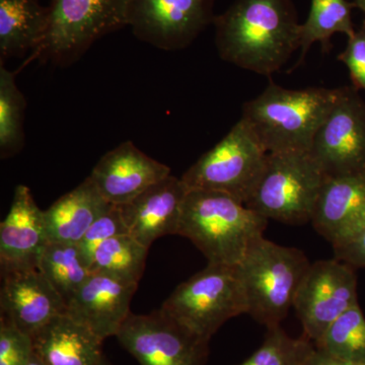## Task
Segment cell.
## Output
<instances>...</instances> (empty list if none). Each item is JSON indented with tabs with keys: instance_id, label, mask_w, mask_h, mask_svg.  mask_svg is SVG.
I'll use <instances>...</instances> for the list:
<instances>
[{
	"instance_id": "d6a6232c",
	"label": "cell",
	"mask_w": 365,
	"mask_h": 365,
	"mask_svg": "<svg viewBox=\"0 0 365 365\" xmlns=\"http://www.w3.org/2000/svg\"><path fill=\"white\" fill-rule=\"evenodd\" d=\"M26 365H46V364H45V362L43 361V360L41 359L40 357L38 356V355L36 354L35 352H34L32 356H31V359H29V361L26 362Z\"/></svg>"
},
{
	"instance_id": "7a4b0ae2",
	"label": "cell",
	"mask_w": 365,
	"mask_h": 365,
	"mask_svg": "<svg viewBox=\"0 0 365 365\" xmlns=\"http://www.w3.org/2000/svg\"><path fill=\"white\" fill-rule=\"evenodd\" d=\"M338 95L339 88L288 90L270 78L263 93L242 106L241 119L268 153H309Z\"/></svg>"
},
{
	"instance_id": "4fadbf2b",
	"label": "cell",
	"mask_w": 365,
	"mask_h": 365,
	"mask_svg": "<svg viewBox=\"0 0 365 365\" xmlns=\"http://www.w3.org/2000/svg\"><path fill=\"white\" fill-rule=\"evenodd\" d=\"M1 276V318L21 332L33 337L51 319L66 314V302L39 268Z\"/></svg>"
},
{
	"instance_id": "5b68a950",
	"label": "cell",
	"mask_w": 365,
	"mask_h": 365,
	"mask_svg": "<svg viewBox=\"0 0 365 365\" xmlns=\"http://www.w3.org/2000/svg\"><path fill=\"white\" fill-rule=\"evenodd\" d=\"M325 173L309 153H268L267 162L246 204L276 222H311Z\"/></svg>"
},
{
	"instance_id": "ac0fdd59",
	"label": "cell",
	"mask_w": 365,
	"mask_h": 365,
	"mask_svg": "<svg viewBox=\"0 0 365 365\" xmlns=\"http://www.w3.org/2000/svg\"><path fill=\"white\" fill-rule=\"evenodd\" d=\"M188 192L181 178L170 175L120 206L129 235L148 249L160 237L179 235Z\"/></svg>"
},
{
	"instance_id": "d590c367",
	"label": "cell",
	"mask_w": 365,
	"mask_h": 365,
	"mask_svg": "<svg viewBox=\"0 0 365 365\" xmlns=\"http://www.w3.org/2000/svg\"><path fill=\"white\" fill-rule=\"evenodd\" d=\"M351 365H365V362H360V364H352Z\"/></svg>"
},
{
	"instance_id": "e0dca14e",
	"label": "cell",
	"mask_w": 365,
	"mask_h": 365,
	"mask_svg": "<svg viewBox=\"0 0 365 365\" xmlns=\"http://www.w3.org/2000/svg\"><path fill=\"white\" fill-rule=\"evenodd\" d=\"M138 284L109 274L93 272L67 304L66 314L104 342L116 336L130 314V302Z\"/></svg>"
},
{
	"instance_id": "6da1fadb",
	"label": "cell",
	"mask_w": 365,
	"mask_h": 365,
	"mask_svg": "<svg viewBox=\"0 0 365 365\" xmlns=\"http://www.w3.org/2000/svg\"><path fill=\"white\" fill-rule=\"evenodd\" d=\"M213 24L222 60L269 78L300 48L292 0H237Z\"/></svg>"
},
{
	"instance_id": "8992f818",
	"label": "cell",
	"mask_w": 365,
	"mask_h": 365,
	"mask_svg": "<svg viewBox=\"0 0 365 365\" xmlns=\"http://www.w3.org/2000/svg\"><path fill=\"white\" fill-rule=\"evenodd\" d=\"M160 309L189 332L210 341L228 319L247 314L235 266L209 264L181 283Z\"/></svg>"
},
{
	"instance_id": "3957f363",
	"label": "cell",
	"mask_w": 365,
	"mask_h": 365,
	"mask_svg": "<svg viewBox=\"0 0 365 365\" xmlns=\"http://www.w3.org/2000/svg\"><path fill=\"white\" fill-rule=\"evenodd\" d=\"M267 218L222 192L189 190L179 235L202 252L209 264L235 266L257 240L264 237Z\"/></svg>"
},
{
	"instance_id": "9c48e42d",
	"label": "cell",
	"mask_w": 365,
	"mask_h": 365,
	"mask_svg": "<svg viewBox=\"0 0 365 365\" xmlns=\"http://www.w3.org/2000/svg\"><path fill=\"white\" fill-rule=\"evenodd\" d=\"M309 153L327 177L365 174V102L354 86L339 88Z\"/></svg>"
},
{
	"instance_id": "4dcf8cb0",
	"label": "cell",
	"mask_w": 365,
	"mask_h": 365,
	"mask_svg": "<svg viewBox=\"0 0 365 365\" xmlns=\"http://www.w3.org/2000/svg\"><path fill=\"white\" fill-rule=\"evenodd\" d=\"M335 258L354 268H365V230L356 239L334 249Z\"/></svg>"
},
{
	"instance_id": "ba28073f",
	"label": "cell",
	"mask_w": 365,
	"mask_h": 365,
	"mask_svg": "<svg viewBox=\"0 0 365 365\" xmlns=\"http://www.w3.org/2000/svg\"><path fill=\"white\" fill-rule=\"evenodd\" d=\"M267 157V151L240 119L181 179L189 190L222 192L246 203L260 180Z\"/></svg>"
},
{
	"instance_id": "836d02e7",
	"label": "cell",
	"mask_w": 365,
	"mask_h": 365,
	"mask_svg": "<svg viewBox=\"0 0 365 365\" xmlns=\"http://www.w3.org/2000/svg\"><path fill=\"white\" fill-rule=\"evenodd\" d=\"M353 4H354L355 7H359L360 11H364L365 14V0H354Z\"/></svg>"
},
{
	"instance_id": "7402d4cb",
	"label": "cell",
	"mask_w": 365,
	"mask_h": 365,
	"mask_svg": "<svg viewBox=\"0 0 365 365\" xmlns=\"http://www.w3.org/2000/svg\"><path fill=\"white\" fill-rule=\"evenodd\" d=\"M38 268L61 295L66 307L91 274L78 245L72 242H48Z\"/></svg>"
},
{
	"instance_id": "f1b7e54d",
	"label": "cell",
	"mask_w": 365,
	"mask_h": 365,
	"mask_svg": "<svg viewBox=\"0 0 365 365\" xmlns=\"http://www.w3.org/2000/svg\"><path fill=\"white\" fill-rule=\"evenodd\" d=\"M33 353V338L0 319V365H26Z\"/></svg>"
},
{
	"instance_id": "5bb4252c",
	"label": "cell",
	"mask_w": 365,
	"mask_h": 365,
	"mask_svg": "<svg viewBox=\"0 0 365 365\" xmlns=\"http://www.w3.org/2000/svg\"><path fill=\"white\" fill-rule=\"evenodd\" d=\"M311 222L333 249L361 235L365 230V174L327 177Z\"/></svg>"
},
{
	"instance_id": "d6986e66",
	"label": "cell",
	"mask_w": 365,
	"mask_h": 365,
	"mask_svg": "<svg viewBox=\"0 0 365 365\" xmlns=\"http://www.w3.org/2000/svg\"><path fill=\"white\" fill-rule=\"evenodd\" d=\"M34 352L46 365H98L103 341L68 314L51 319L33 336Z\"/></svg>"
},
{
	"instance_id": "44dd1931",
	"label": "cell",
	"mask_w": 365,
	"mask_h": 365,
	"mask_svg": "<svg viewBox=\"0 0 365 365\" xmlns=\"http://www.w3.org/2000/svg\"><path fill=\"white\" fill-rule=\"evenodd\" d=\"M48 24L49 7L39 0H0V60L37 51Z\"/></svg>"
},
{
	"instance_id": "4316f807",
	"label": "cell",
	"mask_w": 365,
	"mask_h": 365,
	"mask_svg": "<svg viewBox=\"0 0 365 365\" xmlns=\"http://www.w3.org/2000/svg\"><path fill=\"white\" fill-rule=\"evenodd\" d=\"M314 347L306 336L292 338L280 325L274 326L267 328L260 347L237 365H304Z\"/></svg>"
},
{
	"instance_id": "484cf974",
	"label": "cell",
	"mask_w": 365,
	"mask_h": 365,
	"mask_svg": "<svg viewBox=\"0 0 365 365\" xmlns=\"http://www.w3.org/2000/svg\"><path fill=\"white\" fill-rule=\"evenodd\" d=\"M314 346L348 364L365 362V317L359 302L341 314Z\"/></svg>"
},
{
	"instance_id": "f546056e",
	"label": "cell",
	"mask_w": 365,
	"mask_h": 365,
	"mask_svg": "<svg viewBox=\"0 0 365 365\" xmlns=\"http://www.w3.org/2000/svg\"><path fill=\"white\" fill-rule=\"evenodd\" d=\"M338 60L349 71L352 86L357 91H365V20L361 28L348 39V44Z\"/></svg>"
},
{
	"instance_id": "cb8c5ba5",
	"label": "cell",
	"mask_w": 365,
	"mask_h": 365,
	"mask_svg": "<svg viewBox=\"0 0 365 365\" xmlns=\"http://www.w3.org/2000/svg\"><path fill=\"white\" fill-rule=\"evenodd\" d=\"M148 250L130 235L113 237L96 249L91 262V273L109 274L125 282L138 284Z\"/></svg>"
},
{
	"instance_id": "52a82bcc",
	"label": "cell",
	"mask_w": 365,
	"mask_h": 365,
	"mask_svg": "<svg viewBox=\"0 0 365 365\" xmlns=\"http://www.w3.org/2000/svg\"><path fill=\"white\" fill-rule=\"evenodd\" d=\"M131 0H51L47 33L34 54L71 66L106 35L128 26Z\"/></svg>"
},
{
	"instance_id": "30bf717a",
	"label": "cell",
	"mask_w": 365,
	"mask_h": 365,
	"mask_svg": "<svg viewBox=\"0 0 365 365\" xmlns=\"http://www.w3.org/2000/svg\"><path fill=\"white\" fill-rule=\"evenodd\" d=\"M140 365H204L209 341L189 332L162 309L130 313L116 335Z\"/></svg>"
},
{
	"instance_id": "9a60e30c",
	"label": "cell",
	"mask_w": 365,
	"mask_h": 365,
	"mask_svg": "<svg viewBox=\"0 0 365 365\" xmlns=\"http://www.w3.org/2000/svg\"><path fill=\"white\" fill-rule=\"evenodd\" d=\"M170 175L168 165L125 141L103 155L90 177L107 202L122 206Z\"/></svg>"
},
{
	"instance_id": "e575fe53",
	"label": "cell",
	"mask_w": 365,
	"mask_h": 365,
	"mask_svg": "<svg viewBox=\"0 0 365 365\" xmlns=\"http://www.w3.org/2000/svg\"><path fill=\"white\" fill-rule=\"evenodd\" d=\"M98 365H112V364H110V362L108 361V360L106 359L105 357H103V359L101 360V362H100V364H98Z\"/></svg>"
},
{
	"instance_id": "8fae6325",
	"label": "cell",
	"mask_w": 365,
	"mask_h": 365,
	"mask_svg": "<svg viewBox=\"0 0 365 365\" xmlns=\"http://www.w3.org/2000/svg\"><path fill=\"white\" fill-rule=\"evenodd\" d=\"M357 302L355 268L335 258L311 264L294 307L304 335L316 344L327 329Z\"/></svg>"
},
{
	"instance_id": "603a6c76",
	"label": "cell",
	"mask_w": 365,
	"mask_h": 365,
	"mask_svg": "<svg viewBox=\"0 0 365 365\" xmlns=\"http://www.w3.org/2000/svg\"><path fill=\"white\" fill-rule=\"evenodd\" d=\"M353 2L347 0H311V11L306 23L300 25L299 44L302 48L299 64L314 43H321L324 51H330L331 38L342 33L348 39L354 36L351 11Z\"/></svg>"
},
{
	"instance_id": "ffe728a7",
	"label": "cell",
	"mask_w": 365,
	"mask_h": 365,
	"mask_svg": "<svg viewBox=\"0 0 365 365\" xmlns=\"http://www.w3.org/2000/svg\"><path fill=\"white\" fill-rule=\"evenodd\" d=\"M111 205L88 176L44 210L48 242L78 244L86 230Z\"/></svg>"
},
{
	"instance_id": "83f0119b",
	"label": "cell",
	"mask_w": 365,
	"mask_h": 365,
	"mask_svg": "<svg viewBox=\"0 0 365 365\" xmlns=\"http://www.w3.org/2000/svg\"><path fill=\"white\" fill-rule=\"evenodd\" d=\"M129 235L120 206H110L100 217L86 230L83 239L78 242V247L91 268V262L96 249L102 242L113 237Z\"/></svg>"
},
{
	"instance_id": "d4e9b609",
	"label": "cell",
	"mask_w": 365,
	"mask_h": 365,
	"mask_svg": "<svg viewBox=\"0 0 365 365\" xmlns=\"http://www.w3.org/2000/svg\"><path fill=\"white\" fill-rule=\"evenodd\" d=\"M0 155H16L25 144L26 98L18 88L16 74L0 61Z\"/></svg>"
},
{
	"instance_id": "7c38bea8",
	"label": "cell",
	"mask_w": 365,
	"mask_h": 365,
	"mask_svg": "<svg viewBox=\"0 0 365 365\" xmlns=\"http://www.w3.org/2000/svg\"><path fill=\"white\" fill-rule=\"evenodd\" d=\"M216 0H131L128 26L137 39L165 51L185 49L211 24Z\"/></svg>"
},
{
	"instance_id": "1f68e13d",
	"label": "cell",
	"mask_w": 365,
	"mask_h": 365,
	"mask_svg": "<svg viewBox=\"0 0 365 365\" xmlns=\"http://www.w3.org/2000/svg\"><path fill=\"white\" fill-rule=\"evenodd\" d=\"M348 362L342 361L327 354L326 352L322 351L318 348L314 347L313 352L307 357L306 364L304 365H351Z\"/></svg>"
},
{
	"instance_id": "2e32d148",
	"label": "cell",
	"mask_w": 365,
	"mask_h": 365,
	"mask_svg": "<svg viewBox=\"0 0 365 365\" xmlns=\"http://www.w3.org/2000/svg\"><path fill=\"white\" fill-rule=\"evenodd\" d=\"M47 244L44 210L34 200L31 190L19 185L9 213L0 225L1 275L38 268Z\"/></svg>"
},
{
	"instance_id": "277c9868",
	"label": "cell",
	"mask_w": 365,
	"mask_h": 365,
	"mask_svg": "<svg viewBox=\"0 0 365 365\" xmlns=\"http://www.w3.org/2000/svg\"><path fill=\"white\" fill-rule=\"evenodd\" d=\"M311 263L302 250L280 246L262 237L237 265L247 314L266 327L279 326L294 307Z\"/></svg>"
}]
</instances>
